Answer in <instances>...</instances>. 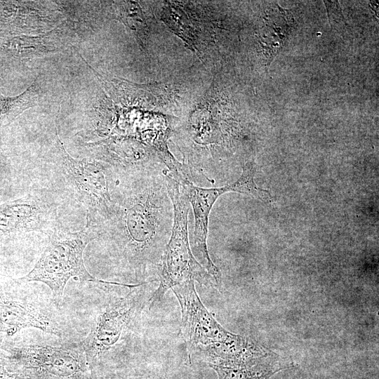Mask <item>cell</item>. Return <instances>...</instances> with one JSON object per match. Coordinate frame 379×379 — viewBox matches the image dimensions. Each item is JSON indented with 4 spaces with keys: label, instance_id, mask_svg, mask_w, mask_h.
I'll return each instance as SVG.
<instances>
[{
    "label": "cell",
    "instance_id": "6da1fadb",
    "mask_svg": "<svg viewBox=\"0 0 379 379\" xmlns=\"http://www.w3.org/2000/svg\"><path fill=\"white\" fill-rule=\"evenodd\" d=\"M50 234L48 243L32 270L18 279L23 282L45 284L51 289V299L58 308L62 304L64 291L70 279L79 282L124 286L99 280L87 270L84 252L88 243L97 237L95 229L86 227L82 230L72 232L60 222Z\"/></svg>",
    "mask_w": 379,
    "mask_h": 379
},
{
    "label": "cell",
    "instance_id": "7a4b0ae2",
    "mask_svg": "<svg viewBox=\"0 0 379 379\" xmlns=\"http://www.w3.org/2000/svg\"><path fill=\"white\" fill-rule=\"evenodd\" d=\"M0 350L19 379H90L92 371L81 344L3 343Z\"/></svg>",
    "mask_w": 379,
    "mask_h": 379
},
{
    "label": "cell",
    "instance_id": "3957f363",
    "mask_svg": "<svg viewBox=\"0 0 379 379\" xmlns=\"http://www.w3.org/2000/svg\"><path fill=\"white\" fill-rule=\"evenodd\" d=\"M166 185L173 204L174 222L162 258L159 285L149 300V307L160 301L168 289L185 281L196 280L205 286L213 285L211 281L212 277L197 260L190 246L187 234L190 203L184 193H181L177 180L167 175Z\"/></svg>",
    "mask_w": 379,
    "mask_h": 379
},
{
    "label": "cell",
    "instance_id": "277c9868",
    "mask_svg": "<svg viewBox=\"0 0 379 379\" xmlns=\"http://www.w3.org/2000/svg\"><path fill=\"white\" fill-rule=\"evenodd\" d=\"M54 166L76 200L86 212V227L95 229L114 213L103 166L88 159H77L66 150L56 128Z\"/></svg>",
    "mask_w": 379,
    "mask_h": 379
},
{
    "label": "cell",
    "instance_id": "5b68a950",
    "mask_svg": "<svg viewBox=\"0 0 379 379\" xmlns=\"http://www.w3.org/2000/svg\"><path fill=\"white\" fill-rule=\"evenodd\" d=\"M29 282L0 277V333L12 336L27 328L62 337L64 326L53 300L31 290Z\"/></svg>",
    "mask_w": 379,
    "mask_h": 379
},
{
    "label": "cell",
    "instance_id": "8992f818",
    "mask_svg": "<svg viewBox=\"0 0 379 379\" xmlns=\"http://www.w3.org/2000/svg\"><path fill=\"white\" fill-rule=\"evenodd\" d=\"M255 172V164L253 161L247 162L237 181L215 188L199 187L185 178H179L178 184L182 187L183 193L192 205L194 213L195 226L192 252L218 286H221V273L210 258L206 244L209 214L217 199L227 192H234L251 195L265 203L271 204L272 197L270 192L258 187L254 181Z\"/></svg>",
    "mask_w": 379,
    "mask_h": 379
},
{
    "label": "cell",
    "instance_id": "52a82bcc",
    "mask_svg": "<svg viewBox=\"0 0 379 379\" xmlns=\"http://www.w3.org/2000/svg\"><path fill=\"white\" fill-rule=\"evenodd\" d=\"M57 205L50 194L36 191L0 203V251L11 248L34 232L49 234L59 224Z\"/></svg>",
    "mask_w": 379,
    "mask_h": 379
},
{
    "label": "cell",
    "instance_id": "ba28073f",
    "mask_svg": "<svg viewBox=\"0 0 379 379\" xmlns=\"http://www.w3.org/2000/svg\"><path fill=\"white\" fill-rule=\"evenodd\" d=\"M141 284H133L125 296L112 300L81 342L92 371L98 359L117 344L139 313L142 305L139 289Z\"/></svg>",
    "mask_w": 379,
    "mask_h": 379
},
{
    "label": "cell",
    "instance_id": "9c48e42d",
    "mask_svg": "<svg viewBox=\"0 0 379 379\" xmlns=\"http://www.w3.org/2000/svg\"><path fill=\"white\" fill-rule=\"evenodd\" d=\"M181 308V332L189 352L202 355L214 345L227 339L232 333L225 330L208 312L197 295L194 281L171 288Z\"/></svg>",
    "mask_w": 379,
    "mask_h": 379
},
{
    "label": "cell",
    "instance_id": "30bf717a",
    "mask_svg": "<svg viewBox=\"0 0 379 379\" xmlns=\"http://www.w3.org/2000/svg\"><path fill=\"white\" fill-rule=\"evenodd\" d=\"M291 364L272 353L259 362L246 366H211L218 379H270L277 372L288 368Z\"/></svg>",
    "mask_w": 379,
    "mask_h": 379
},
{
    "label": "cell",
    "instance_id": "8fae6325",
    "mask_svg": "<svg viewBox=\"0 0 379 379\" xmlns=\"http://www.w3.org/2000/svg\"><path fill=\"white\" fill-rule=\"evenodd\" d=\"M41 95V88L36 79L21 94L0 98V130L11 124L29 108L36 105Z\"/></svg>",
    "mask_w": 379,
    "mask_h": 379
},
{
    "label": "cell",
    "instance_id": "7c38bea8",
    "mask_svg": "<svg viewBox=\"0 0 379 379\" xmlns=\"http://www.w3.org/2000/svg\"><path fill=\"white\" fill-rule=\"evenodd\" d=\"M121 16L124 23L135 32V35L138 36L140 45L145 47L147 38V24L141 10L138 8V5L134 2L133 4H122Z\"/></svg>",
    "mask_w": 379,
    "mask_h": 379
},
{
    "label": "cell",
    "instance_id": "4fadbf2b",
    "mask_svg": "<svg viewBox=\"0 0 379 379\" xmlns=\"http://www.w3.org/2000/svg\"><path fill=\"white\" fill-rule=\"evenodd\" d=\"M0 379H19L18 375L13 372L0 350Z\"/></svg>",
    "mask_w": 379,
    "mask_h": 379
},
{
    "label": "cell",
    "instance_id": "5bb4252c",
    "mask_svg": "<svg viewBox=\"0 0 379 379\" xmlns=\"http://www.w3.org/2000/svg\"><path fill=\"white\" fill-rule=\"evenodd\" d=\"M112 379H164L162 378H160L159 376H154L152 375L149 373H142L138 374L135 375H126V376H121L117 377L116 378H112Z\"/></svg>",
    "mask_w": 379,
    "mask_h": 379
}]
</instances>
